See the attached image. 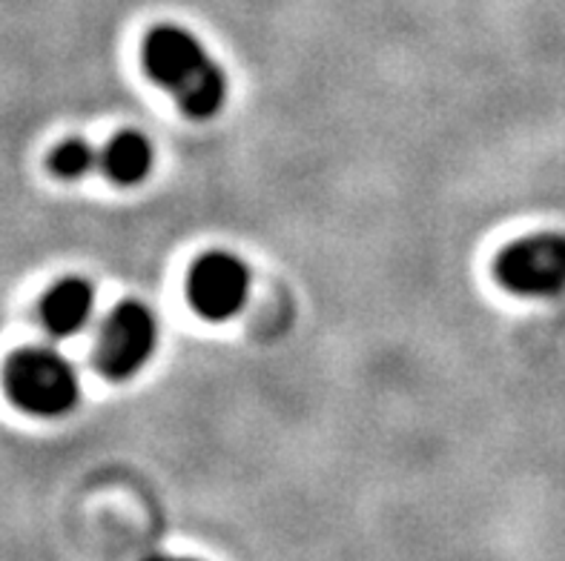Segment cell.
<instances>
[{
	"mask_svg": "<svg viewBox=\"0 0 565 561\" xmlns=\"http://www.w3.org/2000/svg\"><path fill=\"white\" fill-rule=\"evenodd\" d=\"M141 64L143 72L175 98L181 112L195 121H207L224 109L227 75L193 32L172 23L156 26L143 37Z\"/></svg>",
	"mask_w": 565,
	"mask_h": 561,
	"instance_id": "obj_1",
	"label": "cell"
},
{
	"mask_svg": "<svg viewBox=\"0 0 565 561\" xmlns=\"http://www.w3.org/2000/svg\"><path fill=\"white\" fill-rule=\"evenodd\" d=\"M250 299V270L233 252L213 249L193 261L186 276V301L204 321H227Z\"/></svg>",
	"mask_w": 565,
	"mask_h": 561,
	"instance_id": "obj_5",
	"label": "cell"
},
{
	"mask_svg": "<svg viewBox=\"0 0 565 561\" xmlns=\"http://www.w3.org/2000/svg\"><path fill=\"white\" fill-rule=\"evenodd\" d=\"M502 287L523 299H554L565 292V235L534 233L516 238L494 261Z\"/></svg>",
	"mask_w": 565,
	"mask_h": 561,
	"instance_id": "obj_4",
	"label": "cell"
},
{
	"mask_svg": "<svg viewBox=\"0 0 565 561\" xmlns=\"http://www.w3.org/2000/svg\"><path fill=\"white\" fill-rule=\"evenodd\" d=\"M95 313V287L81 276L61 278L41 299V324L52 338H70L89 324Z\"/></svg>",
	"mask_w": 565,
	"mask_h": 561,
	"instance_id": "obj_6",
	"label": "cell"
},
{
	"mask_svg": "<svg viewBox=\"0 0 565 561\" xmlns=\"http://www.w3.org/2000/svg\"><path fill=\"white\" fill-rule=\"evenodd\" d=\"M95 166H100V150H95L84 138H70V141L57 143L50 155L52 175L64 181L86 179Z\"/></svg>",
	"mask_w": 565,
	"mask_h": 561,
	"instance_id": "obj_8",
	"label": "cell"
},
{
	"mask_svg": "<svg viewBox=\"0 0 565 561\" xmlns=\"http://www.w3.org/2000/svg\"><path fill=\"white\" fill-rule=\"evenodd\" d=\"M3 390L21 412L61 419L78 407L81 381L66 356L52 347H23L3 364Z\"/></svg>",
	"mask_w": 565,
	"mask_h": 561,
	"instance_id": "obj_2",
	"label": "cell"
},
{
	"mask_svg": "<svg viewBox=\"0 0 565 561\" xmlns=\"http://www.w3.org/2000/svg\"><path fill=\"white\" fill-rule=\"evenodd\" d=\"M158 335V319L150 306L132 299L115 304L95 335V370L115 384L136 378L156 356Z\"/></svg>",
	"mask_w": 565,
	"mask_h": 561,
	"instance_id": "obj_3",
	"label": "cell"
},
{
	"mask_svg": "<svg viewBox=\"0 0 565 561\" xmlns=\"http://www.w3.org/2000/svg\"><path fill=\"white\" fill-rule=\"evenodd\" d=\"M156 152L152 143L141 132H118L113 141L100 150V172L118 186H138L150 179Z\"/></svg>",
	"mask_w": 565,
	"mask_h": 561,
	"instance_id": "obj_7",
	"label": "cell"
}]
</instances>
